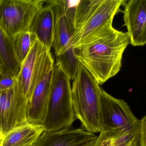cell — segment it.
I'll list each match as a JSON object with an SVG mask.
<instances>
[{
  "label": "cell",
  "mask_w": 146,
  "mask_h": 146,
  "mask_svg": "<svg viewBox=\"0 0 146 146\" xmlns=\"http://www.w3.org/2000/svg\"><path fill=\"white\" fill-rule=\"evenodd\" d=\"M105 24L73 47L75 56L99 85L121 70L124 51L129 44L127 33Z\"/></svg>",
  "instance_id": "6da1fadb"
},
{
  "label": "cell",
  "mask_w": 146,
  "mask_h": 146,
  "mask_svg": "<svg viewBox=\"0 0 146 146\" xmlns=\"http://www.w3.org/2000/svg\"><path fill=\"white\" fill-rule=\"evenodd\" d=\"M101 91L94 77L80 63L72 87L73 108L83 129L93 134L100 133L102 128Z\"/></svg>",
  "instance_id": "7a4b0ae2"
},
{
  "label": "cell",
  "mask_w": 146,
  "mask_h": 146,
  "mask_svg": "<svg viewBox=\"0 0 146 146\" xmlns=\"http://www.w3.org/2000/svg\"><path fill=\"white\" fill-rule=\"evenodd\" d=\"M76 119L70 80L55 64L48 104L42 126L45 132L57 131L71 127Z\"/></svg>",
  "instance_id": "3957f363"
},
{
  "label": "cell",
  "mask_w": 146,
  "mask_h": 146,
  "mask_svg": "<svg viewBox=\"0 0 146 146\" xmlns=\"http://www.w3.org/2000/svg\"><path fill=\"white\" fill-rule=\"evenodd\" d=\"M100 106L102 128L100 135L110 137L129 134L139 135L140 120L124 100L115 98L102 89Z\"/></svg>",
  "instance_id": "277c9868"
},
{
  "label": "cell",
  "mask_w": 146,
  "mask_h": 146,
  "mask_svg": "<svg viewBox=\"0 0 146 146\" xmlns=\"http://www.w3.org/2000/svg\"><path fill=\"white\" fill-rule=\"evenodd\" d=\"M44 0H0V27L10 37L30 31Z\"/></svg>",
  "instance_id": "5b68a950"
},
{
  "label": "cell",
  "mask_w": 146,
  "mask_h": 146,
  "mask_svg": "<svg viewBox=\"0 0 146 146\" xmlns=\"http://www.w3.org/2000/svg\"><path fill=\"white\" fill-rule=\"evenodd\" d=\"M28 103L18 82L12 88L0 91V133L3 139L10 131L28 123Z\"/></svg>",
  "instance_id": "8992f818"
},
{
  "label": "cell",
  "mask_w": 146,
  "mask_h": 146,
  "mask_svg": "<svg viewBox=\"0 0 146 146\" xmlns=\"http://www.w3.org/2000/svg\"><path fill=\"white\" fill-rule=\"evenodd\" d=\"M54 62L50 51L38 74L34 90L28 101L27 119L31 124L42 126L50 92Z\"/></svg>",
  "instance_id": "52a82bcc"
},
{
  "label": "cell",
  "mask_w": 146,
  "mask_h": 146,
  "mask_svg": "<svg viewBox=\"0 0 146 146\" xmlns=\"http://www.w3.org/2000/svg\"><path fill=\"white\" fill-rule=\"evenodd\" d=\"M54 15V36L52 47L55 56L68 48L69 41L74 33V12L64 0L50 1Z\"/></svg>",
  "instance_id": "ba28073f"
},
{
  "label": "cell",
  "mask_w": 146,
  "mask_h": 146,
  "mask_svg": "<svg viewBox=\"0 0 146 146\" xmlns=\"http://www.w3.org/2000/svg\"><path fill=\"white\" fill-rule=\"evenodd\" d=\"M123 0H104L90 17L75 31L69 41L68 48H73L92 33L110 21L121 12Z\"/></svg>",
  "instance_id": "9c48e42d"
},
{
  "label": "cell",
  "mask_w": 146,
  "mask_h": 146,
  "mask_svg": "<svg viewBox=\"0 0 146 146\" xmlns=\"http://www.w3.org/2000/svg\"><path fill=\"white\" fill-rule=\"evenodd\" d=\"M122 11L129 44L134 46L146 44V0L126 1Z\"/></svg>",
  "instance_id": "30bf717a"
},
{
  "label": "cell",
  "mask_w": 146,
  "mask_h": 146,
  "mask_svg": "<svg viewBox=\"0 0 146 146\" xmlns=\"http://www.w3.org/2000/svg\"><path fill=\"white\" fill-rule=\"evenodd\" d=\"M48 50L36 38L30 52L21 63L20 71L17 77V82L28 101L34 90L36 76L43 61L45 52Z\"/></svg>",
  "instance_id": "8fae6325"
},
{
  "label": "cell",
  "mask_w": 146,
  "mask_h": 146,
  "mask_svg": "<svg viewBox=\"0 0 146 146\" xmlns=\"http://www.w3.org/2000/svg\"><path fill=\"white\" fill-rule=\"evenodd\" d=\"M95 134L83 129L69 127L53 132H45L38 139L37 146H91L97 140Z\"/></svg>",
  "instance_id": "7c38bea8"
},
{
  "label": "cell",
  "mask_w": 146,
  "mask_h": 146,
  "mask_svg": "<svg viewBox=\"0 0 146 146\" xmlns=\"http://www.w3.org/2000/svg\"><path fill=\"white\" fill-rule=\"evenodd\" d=\"M45 3L36 14L30 31L48 50H50L54 36V15L50 1H45Z\"/></svg>",
  "instance_id": "4fadbf2b"
},
{
  "label": "cell",
  "mask_w": 146,
  "mask_h": 146,
  "mask_svg": "<svg viewBox=\"0 0 146 146\" xmlns=\"http://www.w3.org/2000/svg\"><path fill=\"white\" fill-rule=\"evenodd\" d=\"M44 131L41 125L28 123L16 128L2 140V146H27L36 140Z\"/></svg>",
  "instance_id": "5bb4252c"
},
{
  "label": "cell",
  "mask_w": 146,
  "mask_h": 146,
  "mask_svg": "<svg viewBox=\"0 0 146 146\" xmlns=\"http://www.w3.org/2000/svg\"><path fill=\"white\" fill-rule=\"evenodd\" d=\"M0 60L3 72L17 78L20 71L21 63L18 59L13 38L0 27Z\"/></svg>",
  "instance_id": "9a60e30c"
},
{
  "label": "cell",
  "mask_w": 146,
  "mask_h": 146,
  "mask_svg": "<svg viewBox=\"0 0 146 146\" xmlns=\"http://www.w3.org/2000/svg\"><path fill=\"white\" fill-rule=\"evenodd\" d=\"M56 66L70 80L76 76L80 62L75 57L73 48H69L64 52L56 56Z\"/></svg>",
  "instance_id": "2e32d148"
},
{
  "label": "cell",
  "mask_w": 146,
  "mask_h": 146,
  "mask_svg": "<svg viewBox=\"0 0 146 146\" xmlns=\"http://www.w3.org/2000/svg\"><path fill=\"white\" fill-rule=\"evenodd\" d=\"M104 1H79L74 18L75 31L77 30L91 16Z\"/></svg>",
  "instance_id": "e0dca14e"
},
{
  "label": "cell",
  "mask_w": 146,
  "mask_h": 146,
  "mask_svg": "<svg viewBox=\"0 0 146 146\" xmlns=\"http://www.w3.org/2000/svg\"><path fill=\"white\" fill-rule=\"evenodd\" d=\"M139 135L129 134L118 137H108L99 135L93 146H138Z\"/></svg>",
  "instance_id": "ac0fdd59"
},
{
  "label": "cell",
  "mask_w": 146,
  "mask_h": 146,
  "mask_svg": "<svg viewBox=\"0 0 146 146\" xmlns=\"http://www.w3.org/2000/svg\"><path fill=\"white\" fill-rule=\"evenodd\" d=\"M36 39V37L30 31L21 33L14 38L16 55L21 64L30 52Z\"/></svg>",
  "instance_id": "d6986e66"
},
{
  "label": "cell",
  "mask_w": 146,
  "mask_h": 146,
  "mask_svg": "<svg viewBox=\"0 0 146 146\" xmlns=\"http://www.w3.org/2000/svg\"><path fill=\"white\" fill-rule=\"evenodd\" d=\"M17 82V78L2 71L0 74V91L12 88Z\"/></svg>",
  "instance_id": "ffe728a7"
},
{
  "label": "cell",
  "mask_w": 146,
  "mask_h": 146,
  "mask_svg": "<svg viewBox=\"0 0 146 146\" xmlns=\"http://www.w3.org/2000/svg\"><path fill=\"white\" fill-rule=\"evenodd\" d=\"M138 145L146 146V115L140 120Z\"/></svg>",
  "instance_id": "44dd1931"
},
{
  "label": "cell",
  "mask_w": 146,
  "mask_h": 146,
  "mask_svg": "<svg viewBox=\"0 0 146 146\" xmlns=\"http://www.w3.org/2000/svg\"><path fill=\"white\" fill-rule=\"evenodd\" d=\"M38 139H37L35 141H34V142H33L32 143H31V144H30L29 145L27 146H37Z\"/></svg>",
  "instance_id": "7402d4cb"
},
{
  "label": "cell",
  "mask_w": 146,
  "mask_h": 146,
  "mask_svg": "<svg viewBox=\"0 0 146 146\" xmlns=\"http://www.w3.org/2000/svg\"><path fill=\"white\" fill-rule=\"evenodd\" d=\"M3 69V68L2 64L1 61V60H0V74L2 72Z\"/></svg>",
  "instance_id": "603a6c76"
},
{
  "label": "cell",
  "mask_w": 146,
  "mask_h": 146,
  "mask_svg": "<svg viewBox=\"0 0 146 146\" xmlns=\"http://www.w3.org/2000/svg\"><path fill=\"white\" fill-rule=\"evenodd\" d=\"M3 139V137L2 136L1 134V133H0V140H2Z\"/></svg>",
  "instance_id": "cb8c5ba5"
},
{
  "label": "cell",
  "mask_w": 146,
  "mask_h": 146,
  "mask_svg": "<svg viewBox=\"0 0 146 146\" xmlns=\"http://www.w3.org/2000/svg\"><path fill=\"white\" fill-rule=\"evenodd\" d=\"M0 146H2V140H0Z\"/></svg>",
  "instance_id": "d4e9b609"
},
{
  "label": "cell",
  "mask_w": 146,
  "mask_h": 146,
  "mask_svg": "<svg viewBox=\"0 0 146 146\" xmlns=\"http://www.w3.org/2000/svg\"><path fill=\"white\" fill-rule=\"evenodd\" d=\"M94 145V144H93ZM93 145H92L91 146H93Z\"/></svg>",
  "instance_id": "484cf974"
}]
</instances>
